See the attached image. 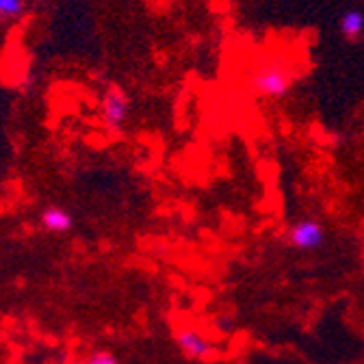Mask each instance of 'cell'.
Masks as SVG:
<instances>
[{
    "instance_id": "6da1fadb",
    "label": "cell",
    "mask_w": 364,
    "mask_h": 364,
    "mask_svg": "<svg viewBox=\"0 0 364 364\" xmlns=\"http://www.w3.org/2000/svg\"><path fill=\"white\" fill-rule=\"evenodd\" d=\"M291 87H293L291 74L278 63L262 65L252 76V89L264 98H284L291 91Z\"/></svg>"
},
{
    "instance_id": "7a4b0ae2",
    "label": "cell",
    "mask_w": 364,
    "mask_h": 364,
    "mask_svg": "<svg viewBox=\"0 0 364 364\" xmlns=\"http://www.w3.org/2000/svg\"><path fill=\"white\" fill-rule=\"evenodd\" d=\"M130 113V100L119 87H109L102 98V119L109 128H122Z\"/></svg>"
},
{
    "instance_id": "3957f363",
    "label": "cell",
    "mask_w": 364,
    "mask_h": 364,
    "mask_svg": "<svg viewBox=\"0 0 364 364\" xmlns=\"http://www.w3.org/2000/svg\"><path fill=\"white\" fill-rule=\"evenodd\" d=\"M323 241H326V232L321 223H316L312 219L297 221L289 232V243L297 250H316L323 245Z\"/></svg>"
},
{
    "instance_id": "277c9868",
    "label": "cell",
    "mask_w": 364,
    "mask_h": 364,
    "mask_svg": "<svg viewBox=\"0 0 364 364\" xmlns=\"http://www.w3.org/2000/svg\"><path fill=\"white\" fill-rule=\"evenodd\" d=\"M176 345H178V349L182 353L193 358V360H206L213 353V345L202 334H198L193 330H182V332H178L176 334Z\"/></svg>"
},
{
    "instance_id": "5b68a950",
    "label": "cell",
    "mask_w": 364,
    "mask_h": 364,
    "mask_svg": "<svg viewBox=\"0 0 364 364\" xmlns=\"http://www.w3.org/2000/svg\"><path fill=\"white\" fill-rule=\"evenodd\" d=\"M39 223L46 232H53V235H65L74 228V217L61 208V206H48L43 208L39 215Z\"/></svg>"
},
{
    "instance_id": "8992f818",
    "label": "cell",
    "mask_w": 364,
    "mask_h": 364,
    "mask_svg": "<svg viewBox=\"0 0 364 364\" xmlns=\"http://www.w3.org/2000/svg\"><path fill=\"white\" fill-rule=\"evenodd\" d=\"M341 33L349 39H355L360 37V33L364 31V14L360 9H349L341 16Z\"/></svg>"
},
{
    "instance_id": "52a82bcc",
    "label": "cell",
    "mask_w": 364,
    "mask_h": 364,
    "mask_svg": "<svg viewBox=\"0 0 364 364\" xmlns=\"http://www.w3.org/2000/svg\"><path fill=\"white\" fill-rule=\"evenodd\" d=\"M24 11V0H0V18H18Z\"/></svg>"
},
{
    "instance_id": "ba28073f",
    "label": "cell",
    "mask_w": 364,
    "mask_h": 364,
    "mask_svg": "<svg viewBox=\"0 0 364 364\" xmlns=\"http://www.w3.org/2000/svg\"><path fill=\"white\" fill-rule=\"evenodd\" d=\"M82 364H119V360L109 351H94L87 355V360Z\"/></svg>"
}]
</instances>
